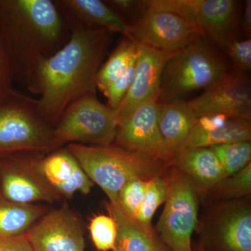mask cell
Returning <instances> with one entry per match:
<instances>
[{"label":"cell","instance_id":"obj_1","mask_svg":"<svg viewBox=\"0 0 251 251\" xmlns=\"http://www.w3.org/2000/svg\"><path fill=\"white\" fill-rule=\"evenodd\" d=\"M70 30L69 40L43 61L36 77L38 110L53 126L71 104L96 95L97 74L111 39L112 34L101 29Z\"/></svg>","mask_w":251,"mask_h":251},{"label":"cell","instance_id":"obj_2","mask_svg":"<svg viewBox=\"0 0 251 251\" xmlns=\"http://www.w3.org/2000/svg\"><path fill=\"white\" fill-rule=\"evenodd\" d=\"M71 30L54 1L0 0V37L14 82L36 95L38 69L62 47Z\"/></svg>","mask_w":251,"mask_h":251},{"label":"cell","instance_id":"obj_3","mask_svg":"<svg viewBox=\"0 0 251 251\" xmlns=\"http://www.w3.org/2000/svg\"><path fill=\"white\" fill-rule=\"evenodd\" d=\"M231 70L228 62L200 37L173 55L162 75L160 102L182 100L188 94L205 90Z\"/></svg>","mask_w":251,"mask_h":251},{"label":"cell","instance_id":"obj_4","mask_svg":"<svg viewBox=\"0 0 251 251\" xmlns=\"http://www.w3.org/2000/svg\"><path fill=\"white\" fill-rule=\"evenodd\" d=\"M59 148L54 126L39 113L36 99L15 89L0 98V156Z\"/></svg>","mask_w":251,"mask_h":251},{"label":"cell","instance_id":"obj_5","mask_svg":"<svg viewBox=\"0 0 251 251\" xmlns=\"http://www.w3.org/2000/svg\"><path fill=\"white\" fill-rule=\"evenodd\" d=\"M69 152L75 157L89 179L116 204L119 193L128 180L145 178L151 173L156 161L131 152L116 145L92 146L68 144Z\"/></svg>","mask_w":251,"mask_h":251},{"label":"cell","instance_id":"obj_6","mask_svg":"<svg viewBox=\"0 0 251 251\" xmlns=\"http://www.w3.org/2000/svg\"><path fill=\"white\" fill-rule=\"evenodd\" d=\"M117 127L115 110L90 95L66 109L54 126V135L60 148L65 143L109 146L115 142Z\"/></svg>","mask_w":251,"mask_h":251},{"label":"cell","instance_id":"obj_7","mask_svg":"<svg viewBox=\"0 0 251 251\" xmlns=\"http://www.w3.org/2000/svg\"><path fill=\"white\" fill-rule=\"evenodd\" d=\"M156 229L171 251H193L192 235L198 223L196 186L186 175L168 184V195Z\"/></svg>","mask_w":251,"mask_h":251},{"label":"cell","instance_id":"obj_8","mask_svg":"<svg viewBox=\"0 0 251 251\" xmlns=\"http://www.w3.org/2000/svg\"><path fill=\"white\" fill-rule=\"evenodd\" d=\"M187 103L198 118L224 115L251 122L250 78L247 73L230 70L202 94Z\"/></svg>","mask_w":251,"mask_h":251},{"label":"cell","instance_id":"obj_9","mask_svg":"<svg viewBox=\"0 0 251 251\" xmlns=\"http://www.w3.org/2000/svg\"><path fill=\"white\" fill-rule=\"evenodd\" d=\"M159 97L149 99L117 127L115 145L153 161H169L158 127Z\"/></svg>","mask_w":251,"mask_h":251},{"label":"cell","instance_id":"obj_10","mask_svg":"<svg viewBox=\"0 0 251 251\" xmlns=\"http://www.w3.org/2000/svg\"><path fill=\"white\" fill-rule=\"evenodd\" d=\"M130 39L167 53L175 54L200 37L191 23L173 13L148 10L129 24Z\"/></svg>","mask_w":251,"mask_h":251},{"label":"cell","instance_id":"obj_11","mask_svg":"<svg viewBox=\"0 0 251 251\" xmlns=\"http://www.w3.org/2000/svg\"><path fill=\"white\" fill-rule=\"evenodd\" d=\"M23 153L0 156V195L18 204L57 201L60 196L36 170V157L23 156Z\"/></svg>","mask_w":251,"mask_h":251},{"label":"cell","instance_id":"obj_12","mask_svg":"<svg viewBox=\"0 0 251 251\" xmlns=\"http://www.w3.org/2000/svg\"><path fill=\"white\" fill-rule=\"evenodd\" d=\"M33 251H85L83 229L67 205L43 216L25 234Z\"/></svg>","mask_w":251,"mask_h":251},{"label":"cell","instance_id":"obj_13","mask_svg":"<svg viewBox=\"0 0 251 251\" xmlns=\"http://www.w3.org/2000/svg\"><path fill=\"white\" fill-rule=\"evenodd\" d=\"M134 75L125 99L115 110L118 125L149 99L159 97L162 75L167 62L175 54L138 44Z\"/></svg>","mask_w":251,"mask_h":251},{"label":"cell","instance_id":"obj_14","mask_svg":"<svg viewBox=\"0 0 251 251\" xmlns=\"http://www.w3.org/2000/svg\"><path fill=\"white\" fill-rule=\"evenodd\" d=\"M189 23L204 38L227 49L237 40L238 2L234 0H188Z\"/></svg>","mask_w":251,"mask_h":251},{"label":"cell","instance_id":"obj_15","mask_svg":"<svg viewBox=\"0 0 251 251\" xmlns=\"http://www.w3.org/2000/svg\"><path fill=\"white\" fill-rule=\"evenodd\" d=\"M36 170L59 196L71 199L77 192L88 194L94 183L67 148H59L36 158Z\"/></svg>","mask_w":251,"mask_h":251},{"label":"cell","instance_id":"obj_16","mask_svg":"<svg viewBox=\"0 0 251 251\" xmlns=\"http://www.w3.org/2000/svg\"><path fill=\"white\" fill-rule=\"evenodd\" d=\"M69 29H101L130 39L129 24L105 1L100 0L54 1Z\"/></svg>","mask_w":251,"mask_h":251},{"label":"cell","instance_id":"obj_17","mask_svg":"<svg viewBox=\"0 0 251 251\" xmlns=\"http://www.w3.org/2000/svg\"><path fill=\"white\" fill-rule=\"evenodd\" d=\"M197 120L184 100L160 102L158 127L169 161L180 152Z\"/></svg>","mask_w":251,"mask_h":251},{"label":"cell","instance_id":"obj_18","mask_svg":"<svg viewBox=\"0 0 251 251\" xmlns=\"http://www.w3.org/2000/svg\"><path fill=\"white\" fill-rule=\"evenodd\" d=\"M174 161L195 186L213 188L225 179L222 166L210 148L184 150L178 153Z\"/></svg>","mask_w":251,"mask_h":251},{"label":"cell","instance_id":"obj_19","mask_svg":"<svg viewBox=\"0 0 251 251\" xmlns=\"http://www.w3.org/2000/svg\"><path fill=\"white\" fill-rule=\"evenodd\" d=\"M109 215L117 225V239L114 251H152L156 248L164 247L153 231L144 228L119 206L106 204Z\"/></svg>","mask_w":251,"mask_h":251},{"label":"cell","instance_id":"obj_20","mask_svg":"<svg viewBox=\"0 0 251 251\" xmlns=\"http://www.w3.org/2000/svg\"><path fill=\"white\" fill-rule=\"evenodd\" d=\"M44 212L42 206L10 202L0 195V237L25 235Z\"/></svg>","mask_w":251,"mask_h":251},{"label":"cell","instance_id":"obj_21","mask_svg":"<svg viewBox=\"0 0 251 251\" xmlns=\"http://www.w3.org/2000/svg\"><path fill=\"white\" fill-rule=\"evenodd\" d=\"M251 122L230 119L223 126L210 131L191 130L180 152L189 149L211 148L235 142L251 141Z\"/></svg>","mask_w":251,"mask_h":251},{"label":"cell","instance_id":"obj_22","mask_svg":"<svg viewBox=\"0 0 251 251\" xmlns=\"http://www.w3.org/2000/svg\"><path fill=\"white\" fill-rule=\"evenodd\" d=\"M219 235L226 251H251V209L241 208L225 216Z\"/></svg>","mask_w":251,"mask_h":251},{"label":"cell","instance_id":"obj_23","mask_svg":"<svg viewBox=\"0 0 251 251\" xmlns=\"http://www.w3.org/2000/svg\"><path fill=\"white\" fill-rule=\"evenodd\" d=\"M137 49L138 46L134 41L124 36L99 69L96 82L97 89L103 92L125 72Z\"/></svg>","mask_w":251,"mask_h":251},{"label":"cell","instance_id":"obj_24","mask_svg":"<svg viewBox=\"0 0 251 251\" xmlns=\"http://www.w3.org/2000/svg\"><path fill=\"white\" fill-rule=\"evenodd\" d=\"M210 148L222 166L225 179L242 171L251 163V141L224 144Z\"/></svg>","mask_w":251,"mask_h":251},{"label":"cell","instance_id":"obj_25","mask_svg":"<svg viewBox=\"0 0 251 251\" xmlns=\"http://www.w3.org/2000/svg\"><path fill=\"white\" fill-rule=\"evenodd\" d=\"M168 195V184L159 176L148 180L145 197L135 221L148 230L151 228V220L158 206L166 202Z\"/></svg>","mask_w":251,"mask_h":251},{"label":"cell","instance_id":"obj_26","mask_svg":"<svg viewBox=\"0 0 251 251\" xmlns=\"http://www.w3.org/2000/svg\"><path fill=\"white\" fill-rule=\"evenodd\" d=\"M91 238L99 251H114L117 239V225L111 216L100 214L90 221Z\"/></svg>","mask_w":251,"mask_h":251},{"label":"cell","instance_id":"obj_27","mask_svg":"<svg viewBox=\"0 0 251 251\" xmlns=\"http://www.w3.org/2000/svg\"><path fill=\"white\" fill-rule=\"evenodd\" d=\"M148 180L134 177L128 180L119 193L116 205L127 216L134 219L145 197Z\"/></svg>","mask_w":251,"mask_h":251},{"label":"cell","instance_id":"obj_28","mask_svg":"<svg viewBox=\"0 0 251 251\" xmlns=\"http://www.w3.org/2000/svg\"><path fill=\"white\" fill-rule=\"evenodd\" d=\"M213 188L221 197L237 198L251 194V163L236 174L222 180Z\"/></svg>","mask_w":251,"mask_h":251},{"label":"cell","instance_id":"obj_29","mask_svg":"<svg viewBox=\"0 0 251 251\" xmlns=\"http://www.w3.org/2000/svg\"><path fill=\"white\" fill-rule=\"evenodd\" d=\"M137 55L138 49L130 59L125 72L102 92L107 99L106 105L112 110H115L118 108L129 90L134 75Z\"/></svg>","mask_w":251,"mask_h":251},{"label":"cell","instance_id":"obj_30","mask_svg":"<svg viewBox=\"0 0 251 251\" xmlns=\"http://www.w3.org/2000/svg\"><path fill=\"white\" fill-rule=\"evenodd\" d=\"M234 70L247 73L251 69V40H236L227 48Z\"/></svg>","mask_w":251,"mask_h":251},{"label":"cell","instance_id":"obj_31","mask_svg":"<svg viewBox=\"0 0 251 251\" xmlns=\"http://www.w3.org/2000/svg\"><path fill=\"white\" fill-rule=\"evenodd\" d=\"M105 2L111 7L117 14L135 18L138 21L148 9V1H138V0H109ZM123 18V17H122Z\"/></svg>","mask_w":251,"mask_h":251},{"label":"cell","instance_id":"obj_32","mask_svg":"<svg viewBox=\"0 0 251 251\" xmlns=\"http://www.w3.org/2000/svg\"><path fill=\"white\" fill-rule=\"evenodd\" d=\"M14 75L9 55L0 37V98L14 90Z\"/></svg>","mask_w":251,"mask_h":251},{"label":"cell","instance_id":"obj_33","mask_svg":"<svg viewBox=\"0 0 251 251\" xmlns=\"http://www.w3.org/2000/svg\"><path fill=\"white\" fill-rule=\"evenodd\" d=\"M0 251H33L25 234L19 237H0Z\"/></svg>","mask_w":251,"mask_h":251},{"label":"cell","instance_id":"obj_34","mask_svg":"<svg viewBox=\"0 0 251 251\" xmlns=\"http://www.w3.org/2000/svg\"><path fill=\"white\" fill-rule=\"evenodd\" d=\"M242 27L247 36H250L251 32V1H246L244 12L243 14Z\"/></svg>","mask_w":251,"mask_h":251},{"label":"cell","instance_id":"obj_35","mask_svg":"<svg viewBox=\"0 0 251 251\" xmlns=\"http://www.w3.org/2000/svg\"><path fill=\"white\" fill-rule=\"evenodd\" d=\"M152 251H166V250L165 247H158L156 248V249Z\"/></svg>","mask_w":251,"mask_h":251},{"label":"cell","instance_id":"obj_36","mask_svg":"<svg viewBox=\"0 0 251 251\" xmlns=\"http://www.w3.org/2000/svg\"><path fill=\"white\" fill-rule=\"evenodd\" d=\"M196 251H206L204 250V249H201H201H197V250H196Z\"/></svg>","mask_w":251,"mask_h":251}]
</instances>
